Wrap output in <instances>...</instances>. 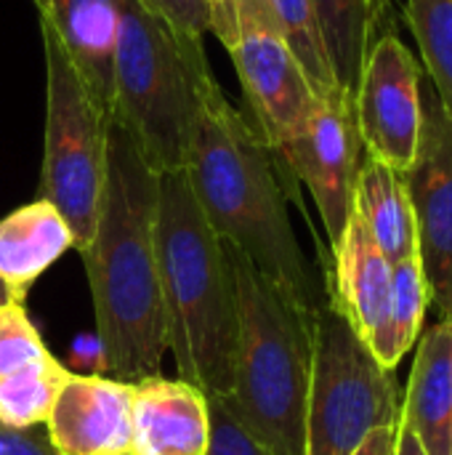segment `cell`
I'll return each mask as SVG.
<instances>
[{
	"label": "cell",
	"mask_w": 452,
	"mask_h": 455,
	"mask_svg": "<svg viewBox=\"0 0 452 455\" xmlns=\"http://www.w3.org/2000/svg\"><path fill=\"white\" fill-rule=\"evenodd\" d=\"M202 40L178 37L139 0H123L112 61V112L157 173L184 171L213 83Z\"/></svg>",
	"instance_id": "obj_5"
},
{
	"label": "cell",
	"mask_w": 452,
	"mask_h": 455,
	"mask_svg": "<svg viewBox=\"0 0 452 455\" xmlns=\"http://www.w3.org/2000/svg\"><path fill=\"white\" fill-rule=\"evenodd\" d=\"M394 455H426L421 443L416 440V435L400 421V429H397V448H394Z\"/></svg>",
	"instance_id": "obj_31"
},
{
	"label": "cell",
	"mask_w": 452,
	"mask_h": 455,
	"mask_svg": "<svg viewBox=\"0 0 452 455\" xmlns=\"http://www.w3.org/2000/svg\"><path fill=\"white\" fill-rule=\"evenodd\" d=\"M0 455H59L53 451L45 424L29 429H11L0 424Z\"/></svg>",
	"instance_id": "obj_27"
},
{
	"label": "cell",
	"mask_w": 452,
	"mask_h": 455,
	"mask_svg": "<svg viewBox=\"0 0 452 455\" xmlns=\"http://www.w3.org/2000/svg\"><path fill=\"white\" fill-rule=\"evenodd\" d=\"M424 133L405 184L416 216V245L437 323H452V117L437 96L424 107Z\"/></svg>",
	"instance_id": "obj_10"
},
{
	"label": "cell",
	"mask_w": 452,
	"mask_h": 455,
	"mask_svg": "<svg viewBox=\"0 0 452 455\" xmlns=\"http://www.w3.org/2000/svg\"><path fill=\"white\" fill-rule=\"evenodd\" d=\"M157 171L115 120L91 245L83 251L93 296L101 376L136 384L160 376L168 352L155 253Z\"/></svg>",
	"instance_id": "obj_1"
},
{
	"label": "cell",
	"mask_w": 452,
	"mask_h": 455,
	"mask_svg": "<svg viewBox=\"0 0 452 455\" xmlns=\"http://www.w3.org/2000/svg\"><path fill=\"white\" fill-rule=\"evenodd\" d=\"M69 248L75 237L48 200L16 208L0 221V280L27 299L29 285Z\"/></svg>",
	"instance_id": "obj_17"
},
{
	"label": "cell",
	"mask_w": 452,
	"mask_h": 455,
	"mask_svg": "<svg viewBox=\"0 0 452 455\" xmlns=\"http://www.w3.org/2000/svg\"><path fill=\"white\" fill-rule=\"evenodd\" d=\"M405 19L418 40L434 96L452 117V0H405Z\"/></svg>",
	"instance_id": "obj_22"
},
{
	"label": "cell",
	"mask_w": 452,
	"mask_h": 455,
	"mask_svg": "<svg viewBox=\"0 0 452 455\" xmlns=\"http://www.w3.org/2000/svg\"><path fill=\"white\" fill-rule=\"evenodd\" d=\"M13 299H24V296H19V293H13L3 280H0V307H5L8 301H13Z\"/></svg>",
	"instance_id": "obj_32"
},
{
	"label": "cell",
	"mask_w": 452,
	"mask_h": 455,
	"mask_svg": "<svg viewBox=\"0 0 452 455\" xmlns=\"http://www.w3.org/2000/svg\"><path fill=\"white\" fill-rule=\"evenodd\" d=\"M45 355L51 352L24 309V299L0 307V379L43 360Z\"/></svg>",
	"instance_id": "obj_24"
},
{
	"label": "cell",
	"mask_w": 452,
	"mask_h": 455,
	"mask_svg": "<svg viewBox=\"0 0 452 455\" xmlns=\"http://www.w3.org/2000/svg\"><path fill=\"white\" fill-rule=\"evenodd\" d=\"M402 397L328 288L312 315L304 455H354L376 429L400 427Z\"/></svg>",
	"instance_id": "obj_6"
},
{
	"label": "cell",
	"mask_w": 452,
	"mask_h": 455,
	"mask_svg": "<svg viewBox=\"0 0 452 455\" xmlns=\"http://www.w3.org/2000/svg\"><path fill=\"white\" fill-rule=\"evenodd\" d=\"M272 8H274L277 32H280L282 43L288 45V51L293 53V59L301 64L314 93L320 99H336V96L346 93V91H341V85L333 75L314 3L312 0H272Z\"/></svg>",
	"instance_id": "obj_21"
},
{
	"label": "cell",
	"mask_w": 452,
	"mask_h": 455,
	"mask_svg": "<svg viewBox=\"0 0 452 455\" xmlns=\"http://www.w3.org/2000/svg\"><path fill=\"white\" fill-rule=\"evenodd\" d=\"M155 253L168 349L178 379L208 395H232L237 307L226 248L208 227L186 171L157 173Z\"/></svg>",
	"instance_id": "obj_3"
},
{
	"label": "cell",
	"mask_w": 452,
	"mask_h": 455,
	"mask_svg": "<svg viewBox=\"0 0 452 455\" xmlns=\"http://www.w3.org/2000/svg\"><path fill=\"white\" fill-rule=\"evenodd\" d=\"M210 11H213V24L210 32H216V37L224 43L226 51H232L240 40L237 35V24H234V11H232V0H210Z\"/></svg>",
	"instance_id": "obj_29"
},
{
	"label": "cell",
	"mask_w": 452,
	"mask_h": 455,
	"mask_svg": "<svg viewBox=\"0 0 452 455\" xmlns=\"http://www.w3.org/2000/svg\"><path fill=\"white\" fill-rule=\"evenodd\" d=\"M139 3L184 40H202V35L210 32L213 24L210 0H139Z\"/></svg>",
	"instance_id": "obj_26"
},
{
	"label": "cell",
	"mask_w": 452,
	"mask_h": 455,
	"mask_svg": "<svg viewBox=\"0 0 452 455\" xmlns=\"http://www.w3.org/2000/svg\"><path fill=\"white\" fill-rule=\"evenodd\" d=\"M125 455H136V453H125Z\"/></svg>",
	"instance_id": "obj_33"
},
{
	"label": "cell",
	"mask_w": 452,
	"mask_h": 455,
	"mask_svg": "<svg viewBox=\"0 0 452 455\" xmlns=\"http://www.w3.org/2000/svg\"><path fill=\"white\" fill-rule=\"evenodd\" d=\"M184 171L216 237L314 315L325 285L293 232L277 163L216 80L202 93Z\"/></svg>",
	"instance_id": "obj_2"
},
{
	"label": "cell",
	"mask_w": 452,
	"mask_h": 455,
	"mask_svg": "<svg viewBox=\"0 0 452 455\" xmlns=\"http://www.w3.org/2000/svg\"><path fill=\"white\" fill-rule=\"evenodd\" d=\"M354 213L392 267L418 256L416 216L405 173L365 155L354 181Z\"/></svg>",
	"instance_id": "obj_18"
},
{
	"label": "cell",
	"mask_w": 452,
	"mask_h": 455,
	"mask_svg": "<svg viewBox=\"0 0 452 455\" xmlns=\"http://www.w3.org/2000/svg\"><path fill=\"white\" fill-rule=\"evenodd\" d=\"M232 11H234V24H237V35H248V32H277V21H274V8L272 0H232Z\"/></svg>",
	"instance_id": "obj_28"
},
{
	"label": "cell",
	"mask_w": 452,
	"mask_h": 455,
	"mask_svg": "<svg viewBox=\"0 0 452 455\" xmlns=\"http://www.w3.org/2000/svg\"><path fill=\"white\" fill-rule=\"evenodd\" d=\"M208 419L210 443L205 455H274L242 427L226 395H208Z\"/></svg>",
	"instance_id": "obj_25"
},
{
	"label": "cell",
	"mask_w": 452,
	"mask_h": 455,
	"mask_svg": "<svg viewBox=\"0 0 452 455\" xmlns=\"http://www.w3.org/2000/svg\"><path fill=\"white\" fill-rule=\"evenodd\" d=\"M402 424L426 455H452V323H434L418 341Z\"/></svg>",
	"instance_id": "obj_16"
},
{
	"label": "cell",
	"mask_w": 452,
	"mask_h": 455,
	"mask_svg": "<svg viewBox=\"0 0 452 455\" xmlns=\"http://www.w3.org/2000/svg\"><path fill=\"white\" fill-rule=\"evenodd\" d=\"M208 443V397L197 387L163 376L133 384V453L205 455Z\"/></svg>",
	"instance_id": "obj_14"
},
{
	"label": "cell",
	"mask_w": 452,
	"mask_h": 455,
	"mask_svg": "<svg viewBox=\"0 0 452 455\" xmlns=\"http://www.w3.org/2000/svg\"><path fill=\"white\" fill-rule=\"evenodd\" d=\"M59 455L133 453V384L107 376H72L45 421Z\"/></svg>",
	"instance_id": "obj_13"
},
{
	"label": "cell",
	"mask_w": 452,
	"mask_h": 455,
	"mask_svg": "<svg viewBox=\"0 0 452 455\" xmlns=\"http://www.w3.org/2000/svg\"><path fill=\"white\" fill-rule=\"evenodd\" d=\"M75 376L53 355L29 363L27 368L0 379V424L29 429L48 421L59 392Z\"/></svg>",
	"instance_id": "obj_20"
},
{
	"label": "cell",
	"mask_w": 452,
	"mask_h": 455,
	"mask_svg": "<svg viewBox=\"0 0 452 455\" xmlns=\"http://www.w3.org/2000/svg\"><path fill=\"white\" fill-rule=\"evenodd\" d=\"M333 275H328V293L365 341L373 357L394 371L400 363L392 352L389 309H392V264L352 211L341 243L333 251Z\"/></svg>",
	"instance_id": "obj_12"
},
{
	"label": "cell",
	"mask_w": 452,
	"mask_h": 455,
	"mask_svg": "<svg viewBox=\"0 0 452 455\" xmlns=\"http://www.w3.org/2000/svg\"><path fill=\"white\" fill-rule=\"evenodd\" d=\"M397 429L400 427L376 429L373 435H368V440L360 445V451L354 455H394V448H397Z\"/></svg>",
	"instance_id": "obj_30"
},
{
	"label": "cell",
	"mask_w": 452,
	"mask_h": 455,
	"mask_svg": "<svg viewBox=\"0 0 452 455\" xmlns=\"http://www.w3.org/2000/svg\"><path fill=\"white\" fill-rule=\"evenodd\" d=\"M424 115L418 61L389 32L368 53L354 88V120L362 149L405 173L418 155Z\"/></svg>",
	"instance_id": "obj_9"
},
{
	"label": "cell",
	"mask_w": 452,
	"mask_h": 455,
	"mask_svg": "<svg viewBox=\"0 0 452 455\" xmlns=\"http://www.w3.org/2000/svg\"><path fill=\"white\" fill-rule=\"evenodd\" d=\"M45 19L99 107L112 112V61L123 0H32Z\"/></svg>",
	"instance_id": "obj_15"
},
{
	"label": "cell",
	"mask_w": 452,
	"mask_h": 455,
	"mask_svg": "<svg viewBox=\"0 0 452 455\" xmlns=\"http://www.w3.org/2000/svg\"><path fill=\"white\" fill-rule=\"evenodd\" d=\"M229 56L250 112L245 117L274 155L306 125L322 99L314 93L301 64L274 32L240 35Z\"/></svg>",
	"instance_id": "obj_11"
},
{
	"label": "cell",
	"mask_w": 452,
	"mask_h": 455,
	"mask_svg": "<svg viewBox=\"0 0 452 455\" xmlns=\"http://www.w3.org/2000/svg\"><path fill=\"white\" fill-rule=\"evenodd\" d=\"M226 248L237 307L232 411L274 455H304L312 381V315L266 280L242 253Z\"/></svg>",
	"instance_id": "obj_4"
},
{
	"label": "cell",
	"mask_w": 452,
	"mask_h": 455,
	"mask_svg": "<svg viewBox=\"0 0 452 455\" xmlns=\"http://www.w3.org/2000/svg\"><path fill=\"white\" fill-rule=\"evenodd\" d=\"M45 53V141L40 200L67 221L75 251H85L96 232L107 176L109 115L88 91L80 69L53 27L40 19Z\"/></svg>",
	"instance_id": "obj_7"
},
{
	"label": "cell",
	"mask_w": 452,
	"mask_h": 455,
	"mask_svg": "<svg viewBox=\"0 0 452 455\" xmlns=\"http://www.w3.org/2000/svg\"><path fill=\"white\" fill-rule=\"evenodd\" d=\"M426 312H429V288L421 272V261L418 256H413L392 269L389 333H392V352L397 363H402V357L418 341Z\"/></svg>",
	"instance_id": "obj_23"
},
{
	"label": "cell",
	"mask_w": 452,
	"mask_h": 455,
	"mask_svg": "<svg viewBox=\"0 0 452 455\" xmlns=\"http://www.w3.org/2000/svg\"><path fill=\"white\" fill-rule=\"evenodd\" d=\"M312 3L322 27L333 75L341 91H346L354 99V88L368 53L384 35H389L384 29L389 27L392 0H312Z\"/></svg>",
	"instance_id": "obj_19"
},
{
	"label": "cell",
	"mask_w": 452,
	"mask_h": 455,
	"mask_svg": "<svg viewBox=\"0 0 452 455\" xmlns=\"http://www.w3.org/2000/svg\"><path fill=\"white\" fill-rule=\"evenodd\" d=\"M360 131L354 99L341 93L322 99L306 125L290 136L272 157L277 171L304 181L322 219L330 253L344 237L354 211V181L360 171Z\"/></svg>",
	"instance_id": "obj_8"
}]
</instances>
